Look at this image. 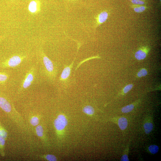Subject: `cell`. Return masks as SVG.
<instances>
[{
    "mask_svg": "<svg viewBox=\"0 0 161 161\" xmlns=\"http://www.w3.org/2000/svg\"><path fill=\"white\" fill-rule=\"evenodd\" d=\"M43 64L48 72L50 73H53L54 67L52 61L45 55L43 57Z\"/></svg>",
    "mask_w": 161,
    "mask_h": 161,
    "instance_id": "obj_7",
    "label": "cell"
},
{
    "mask_svg": "<svg viewBox=\"0 0 161 161\" xmlns=\"http://www.w3.org/2000/svg\"><path fill=\"white\" fill-rule=\"evenodd\" d=\"M135 105L134 104H129L123 108L121 110V112L123 113H127L131 112L135 108Z\"/></svg>",
    "mask_w": 161,
    "mask_h": 161,
    "instance_id": "obj_17",
    "label": "cell"
},
{
    "mask_svg": "<svg viewBox=\"0 0 161 161\" xmlns=\"http://www.w3.org/2000/svg\"><path fill=\"white\" fill-rule=\"evenodd\" d=\"M83 112L85 114L89 115H93L94 113V109L90 105H87L83 108Z\"/></svg>",
    "mask_w": 161,
    "mask_h": 161,
    "instance_id": "obj_14",
    "label": "cell"
},
{
    "mask_svg": "<svg viewBox=\"0 0 161 161\" xmlns=\"http://www.w3.org/2000/svg\"><path fill=\"white\" fill-rule=\"evenodd\" d=\"M149 51V48L148 47H142L135 53V58L139 60H143L146 58Z\"/></svg>",
    "mask_w": 161,
    "mask_h": 161,
    "instance_id": "obj_6",
    "label": "cell"
},
{
    "mask_svg": "<svg viewBox=\"0 0 161 161\" xmlns=\"http://www.w3.org/2000/svg\"><path fill=\"white\" fill-rule=\"evenodd\" d=\"M30 124L33 126H38L39 123V119L37 116H33L30 120Z\"/></svg>",
    "mask_w": 161,
    "mask_h": 161,
    "instance_id": "obj_21",
    "label": "cell"
},
{
    "mask_svg": "<svg viewBox=\"0 0 161 161\" xmlns=\"http://www.w3.org/2000/svg\"><path fill=\"white\" fill-rule=\"evenodd\" d=\"M40 7V1L34 0L31 1L28 6V9L32 13H35L39 10Z\"/></svg>",
    "mask_w": 161,
    "mask_h": 161,
    "instance_id": "obj_8",
    "label": "cell"
},
{
    "mask_svg": "<svg viewBox=\"0 0 161 161\" xmlns=\"http://www.w3.org/2000/svg\"><path fill=\"white\" fill-rule=\"evenodd\" d=\"M7 130L1 124H0V137L7 140L8 137Z\"/></svg>",
    "mask_w": 161,
    "mask_h": 161,
    "instance_id": "obj_18",
    "label": "cell"
},
{
    "mask_svg": "<svg viewBox=\"0 0 161 161\" xmlns=\"http://www.w3.org/2000/svg\"><path fill=\"white\" fill-rule=\"evenodd\" d=\"M43 157L49 161H56L57 160V157L53 154H48L43 156Z\"/></svg>",
    "mask_w": 161,
    "mask_h": 161,
    "instance_id": "obj_23",
    "label": "cell"
},
{
    "mask_svg": "<svg viewBox=\"0 0 161 161\" xmlns=\"http://www.w3.org/2000/svg\"><path fill=\"white\" fill-rule=\"evenodd\" d=\"M160 2H161V0H160Z\"/></svg>",
    "mask_w": 161,
    "mask_h": 161,
    "instance_id": "obj_26",
    "label": "cell"
},
{
    "mask_svg": "<svg viewBox=\"0 0 161 161\" xmlns=\"http://www.w3.org/2000/svg\"><path fill=\"white\" fill-rule=\"evenodd\" d=\"M9 78L8 74L6 72L0 71V84H3L7 82Z\"/></svg>",
    "mask_w": 161,
    "mask_h": 161,
    "instance_id": "obj_16",
    "label": "cell"
},
{
    "mask_svg": "<svg viewBox=\"0 0 161 161\" xmlns=\"http://www.w3.org/2000/svg\"><path fill=\"white\" fill-rule=\"evenodd\" d=\"M133 85L132 84H128L125 86L123 89L124 93L126 94L132 88Z\"/></svg>",
    "mask_w": 161,
    "mask_h": 161,
    "instance_id": "obj_25",
    "label": "cell"
},
{
    "mask_svg": "<svg viewBox=\"0 0 161 161\" xmlns=\"http://www.w3.org/2000/svg\"><path fill=\"white\" fill-rule=\"evenodd\" d=\"M22 60L21 57L15 55L9 58L2 64L3 67H13L20 64Z\"/></svg>",
    "mask_w": 161,
    "mask_h": 161,
    "instance_id": "obj_4",
    "label": "cell"
},
{
    "mask_svg": "<svg viewBox=\"0 0 161 161\" xmlns=\"http://www.w3.org/2000/svg\"><path fill=\"white\" fill-rule=\"evenodd\" d=\"M117 123L120 128L122 131L125 130L127 127L128 123L127 119L125 117H121L117 119Z\"/></svg>",
    "mask_w": 161,
    "mask_h": 161,
    "instance_id": "obj_9",
    "label": "cell"
},
{
    "mask_svg": "<svg viewBox=\"0 0 161 161\" xmlns=\"http://www.w3.org/2000/svg\"><path fill=\"white\" fill-rule=\"evenodd\" d=\"M73 63L69 67L65 68L62 73L60 79L61 80H65L69 77L71 72V67L73 66Z\"/></svg>",
    "mask_w": 161,
    "mask_h": 161,
    "instance_id": "obj_11",
    "label": "cell"
},
{
    "mask_svg": "<svg viewBox=\"0 0 161 161\" xmlns=\"http://www.w3.org/2000/svg\"><path fill=\"white\" fill-rule=\"evenodd\" d=\"M6 140L0 137V154L3 157L5 156V146Z\"/></svg>",
    "mask_w": 161,
    "mask_h": 161,
    "instance_id": "obj_15",
    "label": "cell"
},
{
    "mask_svg": "<svg viewBox=\"0 0 161 161\" xmlns=\"http://www.w3.org/2000/svg\"><path fill=\"white\" fill-rule=\"evenodd\" d=\"M36 132L38 137L42 140H45L44 129L42 126H37L36 128Z\"/></svg>",
    "mask_w": 161,
    "mask_h": 161,
    "instance_id": "obj_13",
    "label": "cell"
},
{
    "mask_svg": "<svg viewBox=\"0 0 161 161\" xmlns=\"http://www.w3.org/2000/svg\"><path fill=\"white\" fill-rule=\"evenodd\" d=\"M158 146L155 145H152L148 147V150L150 152L153 154L157 153L159 150Z\"/></svg>",
    "mask_w": 161,
    "mask_h": 161,
    "instance_id": "obj_19",
    "label": "cell"
},
{
    "mask_svg": "<svg viewBox=\"0 0 161 161\" xmlns=\"http://www.w3.org/2000/svg\"><path fill=\"white\" fill-rule=\"evenodd\" d=\"M147 74V71L146 69H142L138 73L137 75L139 77H141L146 76Z\"/></svg>",
    "mask_w": 161,
    "mask_h": 161,
    "instance_id": "obj_24",
    "label": "cell"
},
{
    "mask_svg": "<svg viewBox=\"0 0 161 161\" xmlns=\"http://www.w3.org/2000/svg\"><path fill=\"white\" fill-rule=\"evenodd\" d=\"M129 145H128L127 146L124 152L123 156L121 159V161H129L128 157V154L129 152Z\"/></svg>",
    "mask_w": 161,
    "mask_h": 161,
    "instance_id": "obj_20",
    "label": "cell"
},
{
    "mask_svg": "<svg viewBox=\"0 0 161 161\" xmlns=\"http://www.w3.org/2000/svg\"><path fill=\"white\" fill-rule=\"evenodd\" d=\"M144 131L146 134H149L152 131L153 124L151 119L146 120L143 125Z\"/></svg>",
    "mask_w": 161,
    "mask_h": 161,
    "instance_id": "obj_10",
    "label": "cell"
},
{
    "mask_svg": "<svg viewBox=\"0 0 161 161\" xmlns=\"http://www.w3.org/2000/svg\"><path fill=\"white\" fill-rule=\"evenodd\" d=\"M109 16L108 12L104 11L95 17V28H96L106 22Z\"/></svg>",
    "mask_w": 161,
    "mask_h": 161,
    "instance_id": "obj_5",
    "label": "cell"
},
{
    "mask_svg": "<svg viewBox=\"0 0 161 161\" xmlns=\"http://www.w3.org/2000/svg\"><path fill=\"white\" fill-rule=\"evenodd\" d=\"M134 5H145L146 3V0H129Z\"/></svg>",
    "mask_w": 161,
    "mask_h": 161,
    "instance_id": "obj_22",
    "label": "cell"
},
{
    "mask_svg": "<svg viewBox=\"0 0 161 161\" xmlns=\"http://www.w3.org/2000/svg\"><path fill=\"white\" fill-rule=\"evenodd\" d=\"M34 69H32L27 73L21 84L22 90L26 89L32 84L34 79Z\"/></svg>",
    "mask_w": 161,
    "mask_h": 161,
    "instance_id": "obj_3",
    "label": "cell"
},
{
    "mask_svg": "<svg viewBox=\"0 0 161 161\" xmlns=\"http://www.w3.org/2000/svg\"><path fill=\"white\" fill-rule=\"evenodd\" d=\"M0 108L5 112L9 114L15 121L17 119L18 123L21 125L18 119L23 125V122L22 119L20 114L16 112L15 108L12 107L11 104L7 99L3 97L0 93Z\"/></svg>",
    "mask_w": 161,
    "mask_h": 161,
    "instance_id": "obj_1",
    "label": "cell"
},
{
    "mask_svg": "<svg viewBox=\"0 0 161 161\" xmlns=\"http://www.w3.org/2000/svg\"><path fill=\"white\" fill-rule=\"evenodd\" d=\"M68 121L66 117L63 115H58L54 120V126L57 131H62L67 125Z\"/></svg>",
    "mask_w": 161,
    "mask_h": 161,
    "instance_id": "obj_2",
    "label": "cell"
},
{
    "mask_svg": "<svg viewBox=\"0 0 161 161\" xmlns=\"http://www.w3.org/2000/svg\"><path fill=\"white\" fill-rule=\"evenodd\" d=\"M131 7L136 13H138L144 12L148 8L145 5L132 4Z\"/></svg>",
    "mask_w": 161,
    "mask_h": 161,
    "instance_id": "obj_12",
    "label": "cell"
}]
</instances>
